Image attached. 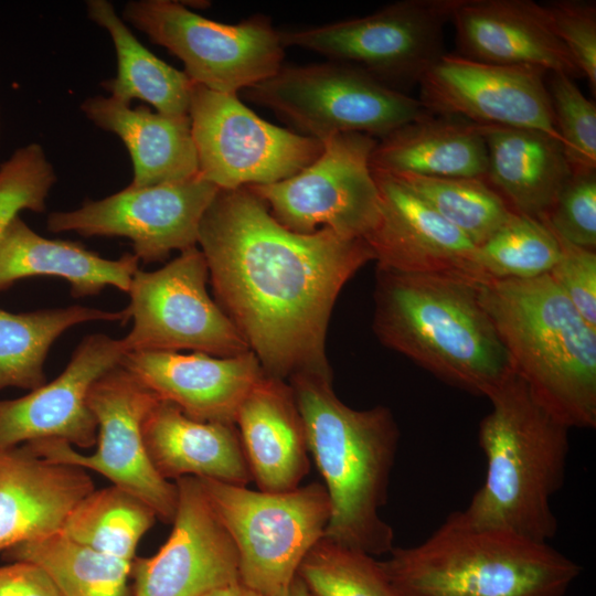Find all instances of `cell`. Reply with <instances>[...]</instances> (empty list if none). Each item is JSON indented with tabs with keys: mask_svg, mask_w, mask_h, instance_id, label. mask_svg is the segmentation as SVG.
<instances>
[{
	"mask_svg": "<svg viewBox=\"0 0 596 596\" xmlns=\"http://www.w3.org/2000/svg\"><path fill=\"white\" fill-rule=\"evenodd\" d=\"M198 244L215 301L268 375H332L326 354L330 316L343 286L374 255L363 238L322 227L280 225L248 188L219 190Z\"/></svg>",
	"mask_w": 596,
	"mask_h": 596,
	"instance_id": "cell-1",
	"label": "cell"
},
{
	"mask_svg": "<svg viewBox=\"0 0 596 596\" xmlns=\"http://www.w3.org/2000/svg\"><path fill=\"white\" fill-rule=\"evenodd\" d=\"M288 383L330 499L324 536L373 556L390 553L394 533L380 510L387 501L400 441L392 412L382 405L348 406L337 396L332 375L301 373Z\"/></svg>",
	"mask_w": 596,
	"mask_h": 596,
	"instance_id": "cell-2",
	"label": "cell"
},
{
	"mask_svg": "<svg viewBox=\"0 0 596 596\" xmlns=\"http://www.w3.org/2000/svg\"><path fill=\"white\" fill-rule=\"evenodd\" d=\"M475 284L376 267L373 331L439 380L487 397L513 364Z\"/></svg>",
	"mask_w": 596,
	"mask_h": 596,
	"instance_id": "cell-3",
	"label": "cell"
},
{
	"mask_svg": "<svg viewBox=\"0 0 596 596\" xmlns=\"http://www.w3.org/2000/svg\"><path fill=\"white\" fill-rule=\"evenodd\" d=\"M487 398L491 409L478 430L486 476L460 511L475 525L549 542L558 529L551 503L565 480L571 428L514 369Z\"/></svg>",
	"mask_w": 596,
	"mask_h": 596,
	"instance_id": "cell-4",
	"label": "cell"
},
{
	"mask_svg": "<svg viewBox=\"0 0 596 596\" xmlns=\"http://www.w3.org/2000/svg\"><path fill=\"white\" fill-rule=\"evenodd\" d=\"M475 285L513 369L538 401L570 428H594L596 329L549 274Z\"/></svg>",
	"mask_w": 596,
	"mask_h": 596,
	"instance_id": "cell-5",
	"label": "cell"
},
{
	"mask_svg": "<svg viewBox=\"0 0 596 596\" xmlns=\"http://www.w3.org/2000/svg\"><path fill=\"white\" fill-rule=\"evenodd\" d=\"M381 564L401 596H564L582 567L549 542L451 512L422 543Z\"/></svg>",
	"mask_w": 596,
	"mask_h": 596,
	"instance_id": "cell-6",
	"label": "cell"
},
{
	"mask_svg": "<svg viewBox=\"0 0 596 596\" xmlns=\"http://www.w3.org/2000/svg\"><path fill=\"white\" fill-rule=\"evenodd\" d=\"M243 93L298 134L320 141L349 132L379 140L430 114L419 99L359 68L331 61L283 65L273 76Z\"/></svg>",
	"mask_w": 596,
	"mask_h": 596,
	"instance_id": "cell-7",
	"label": "cell"
},
{
	"mask_svg": "<svg viewBox=\"0 0 596 596\" xmlns=\"http://www.w3.org/2000/svg\"><path fill=\"white\" fill-rule=\"evenodd\" d=\"M240 557V579L263 596L283 595L313 544L324 535L331 504L318 482L286 492L255 491L198 478Z\"/></svg>",
	"mask_w": 596,
	"mask_h": 596,
	"instance_id": "cell-8",
	"label": "cell"
},
{
	"mask_svg": "<svg viewBox=\"0 0 596 596\" xmlns=\"http://www.w3.org/2000/svg\"><path fill=\"white\" fill-rule=\"evenodd\" d=\"M123 20L166 47L194 83L234 94L260 83L283 66L285 46L268 17L227 24L206 19L174 0H131Z\"/></svg>",
	"mask_w": 596,
	"mask_h": 596,
	"instance_id": "cell-9",
	"label": "cell"
},
{
	"mask_svg": "<svg viewBox=\"0 0 596 596\" xmlns=\"http://www.w3.org/2000/svg\"><path fill=\"white\" fill-rule=\"evenodd\" d=\"M457 0H401L364 17L279 31L284 46L359 68L403 92L444 54V30Z\"/></svg>",
	"mask_w": 596,
	"mask_h": 596,
	"instance_id": "cell-10",
	"label": "cell"
},
{
	"mask_svg": "<svg viewBox=\"0 0 596 596\" xmlns=\"http://www.w3.org/2000/svg\"><path fill=\"white\" fill-rule=\"evenodd\" d=\"M189 118L199 173L220 190L285 180L323 150L322 141L264 120L237 95L194 83Z\"/></svg>",
	"mask_w": 596,
	"mask_h": 596,
	"instance_id": "cell-11",
	"label": "cell"
},
{
	"mask_svg": "<svg viewBox=\"0 0 596 596\" xmlns=\"http://www.w3.org/2000/svg\"><path fill=\"white\" fill-rule=\"evenodd\" d=\"M209 269L196 246L153 272L138 269L126 307L132 319L123 338L127 352H192L235 356L251 351L207 290Z\"/></svg>",
	"mask_w": 596,
	"mask_h": 596,
	"instance_id": "cell-12",
	"label": "cell"
},
{
	"mask_svg": "<svg viewBox=\"0 0 596 596\" xmlns=\"http://www.w3.org/2000/svg\"><path fill=\"white\" fill-rule=\"evenodd\" d=\"M159 398L132 373L118 365L89 390L88 406L97 422L96 449L83 454L60 439L26 443L38 456L95 471L114 486L148 504L157 519L170 523L175 514L178 488L152 466L142 436V422Z\"/></svg>",
	"mask_w": 596,
	"mask_h": 596,
	"instance_id": "cell-13",
	"label": "cell"
},
{
	"mask_svg": "<svg viewBox=\"0 0 596 596\" xmlns=\"http://www.w3.org/2000/svg\"><path fill=\"white\" fill-rule=\"evenodd\" d=\"M376 139L337 134L322 140L321 155L298 173L264 185L246 187L284 227L310 234L327 227L365 238L380 217V194L370 167Z\"/></svg>",
	"mask_w": 596,
	"mask_h": 596,
	"instance_id": "cell-14",
	"label": "cell"
},
{
	"mask_svg": "<svg viewBox=\"0 0 596 596\" xmlns=\"http://www.w3.org/2000/svg\"><path fill=\"white\" fill-rule=\"evenodd\" d=\"M219 190L200 173L179 182L128 185L75 210L51 213L47 231L127 237L139 260L162 262L172 251L196 246L202 217Z\"/></svg>",
	"mask_w": 596,
	"mask_h": 596,
	"instance_id": "cell-15",
	"label": "cell"
},
{
	"mask_svg": "<svg viewBox=\"0 0 596 596\" xmlns=\"http://www.w3.org/2000/svg\"><path fill=\"white\" fill-rule=\"evenodd\" d=\"M547 74L538 67L491 64L445 53L421 78L419 102L433 115L540 131L563 148L545 84Z\"/></svg>",
	"mask_w": 596,
	"mask_h": 596,
	"instance_id": "cell-16",
	"label": "cell"
},
{
	"mask_svg": "<svg viewBox=\"0 0 596 596\" xmlns=\"http://www.w3.org/2000/svg\"><path fill=\"white\" fill-rule=\"evenodd\" d=\"M178 503L167 542L135 557L131 596H205L240 579L235 543L195 477L175 481Z\"/></svg>",
	"mask_w": 596,
	"mask_h": 596,
	"instance_id": "cell-17",
	"label": "cell"
},
{
	"mask_svg": "<svg viewBox=\"0 0 596 596\" xmlns=\"http://www.w3.org/2000/svg\"><path fill=\"white\" fill-rule=\"evenodd\" d=\"M126 353L123 339L86 336L52 382L22 397L0 400V446L41 439H60L83 449L95 446L97 422L87 396L93 384L120 365Z\"/></svg>",
	"mask_w": 596,
	"mask_h": 596,
	"instance_id": "cell-18",
	"label": "cell"
},
{
	"mask_svg": "<svg viewBox=\"0 0 596 596\" xmlns=\"http://www.w3.org/2000/svg\"><path fill=\"white\" fill-rule=\"evenodd\" d=\"M372 172L381 210L364 241L377 267L481 281L472 264L476 245L397 179Z\"/></svg>",
	"mask_w": 596,
	"mask_h": 596,
	"instance_id": "cell-19",
	"label": "cell"
},
{
	"mask_svg": "<svg viewBox=\"0 0 596 596\" xmlns=\"http://www.w3.org/2000/svg\"><path fill=\"white\" fill-rule=\"evenodd\" d=\"M120 365L190 418L224 424H235L243 400L264 374L252 351L226 358L201 352H127Z\"/></svg>",
	"mask_w": 596,
	"mask_h": 596,
	"instance_id": "cell-20",
	"label": "cell"
},
{
	"mask_svg": "<svg viewBox=\"0 0 596 596\" xmlns=\"http://www.w3.org/2000/svg\"><path fill=\"white\" fill-rule=\"evenodd\" d=\"M450 22L458 54L464 57L582 76L554 33L543 4L532 0H457Z\"/></svg>",
	"mask_w": 596,
	"mask_h": 596,
	"instance_id": "cell-21",
	"label": "cell"
},
{
	"mask_svg": "<svg viewBox=\"0 0 596 596\" xmlns=\"http://www.w3.org/2000/svg\"><path fill=\"white\" fill-rule=\"evenodd\" d=\"M93 490L81 467L46 460L24 444L0 446V552L58 532Z\"/></svg>",
	"mask_w": 596,
	"mask_h": 596,
	"instance_id": "cell-22",
	"label": "cell"
},
{
	"mask_svg": "<svg viewBox=\"0 0 596 596\" xmlns=\"http://www.w3.org/2000/svg\"><path fill=\"white\" fill-rule=\"evenodd\" d=\"M253 480L264 492L300 486L310 468L306 429L290 384L264 372L235 417Z\"/></svg>",
	"mask_w": 596,
	"mask_h": 596,
	"instance_id": "cell-23",
	"label": "cell"
},
{
	"mask_svg": "<svg viewBox=\"0 0 596 596\" xmlns=\"http://www.w3.org/2000/svg\"><path fill=\"white\" fill-rule=\"evenodd\" d=\"M148 457L166 480L212 479L235 486L253 480L235 424L200 422L158 400L142 422Z\"/></svg>",
	"mask_w": 596,
	"mask_h": 596,
	"instance_id": "cell-24",
	"label": "cell"
},
{
	"mask_svg": "<svg viewBox=\"0 0 596 596\" xmlns=\"http://www.w3.org/2000/svg\"><path fill=\"white\" fill-rule=\"evenodd\" d=\"M81 110L94 125L123 140L134 167L131 187L179 182L199 174L189 116L130 108L102 95L83 100Z\"/></svg>",
	"mask_w": 596,
	"mask_h": 596,
	"instance_id": "cell-25",
	"label": "cell"
},
{
	"mask_svg": "<svg viewBox=\"0 0 596 596\" xmlns=\"http://www.w3.org/2000/svg\"><path fill=\"white\" fill-rule=\"evenodd\" d=\"M139 259L126 253L108 259L83 245L41 236L17 216L0 230V290L32 276H55L75 298L98 295L106 286L128 292Z\"/></svg>",
	"mask_w": 596,
	"mask_h": 596,
	"instance_id": "cell-26",
	"label": "cell"
},
{
	"mask_svg": "<svg viewBox=\"0 0 596 596\" xmlns=\"http://www.w3.org/2000/svg\"><path fill=\"white\" fill-rule=\"evenodd\" d=\"M480 130L487 147L483 180L514 213L545 215L572 174L562 146L530 129L480 126Z\"/></svg>",
	"mask_w": 596,
	"mask_h": 596,
	"instance_id": "cell-27",
	"label": "cell"
},
{
	"mask_svg": "<svg viewBox=\"0 0 596 596\" xmlns=\"http://www.w3.org/2000/svg\"><path fill=\"white\" fill-rule=\"evenodd\" d=\"M370 167L392 175L483 179L487 147L479 125L429 114L379 139Z\"/></svg>",
	"mask_w": 596,
	"mask_h": 596,
	"instance_id": "cell-28",
	"label": "cell"
},
{
	"mask_svg": "<svg viewBox=\"0 0 596 596\" xmlns=\"http://www.w3.org/2000/svg\"><path fill=\"white\" fill-rule=\"evenodd\" d=\"M86 10L88 18L108 32L115 46L117 74L100 83L110 97L127 105L138 98L160 114L189 116L193 82L188 75L146 49L117 15L111 2L88 0Z\"/></svg>",
	"mask_w": 596,
	"mask_h": 596,
	"instance_id": "cell-29",
	"label": "cell"
},
{
	"mask_svg": "<svg viewBox=\"0 0 596 596\" xmlns=\"http://www.w3.org/2000/svg\"><path fill=\"white\" fill-rule=\"evenodd\" d=\"M129 319L127 309L107 311L84 306L13 313L0 308V390L33 391L46 383L44 361L67 329L88 321Z\"/></svg>",
	"mask_w": 596,
	"mask_h": 596,
	"instance_id": "cell-30",
	"label": "cell"
},
{
	"mask_svg": "<svg viewBox=\"0 0 596 596\" xmlns=\"http://www.w3.org/2000/svg\"><path fill=\"white\" fill-rule=\"evenodd\" d=\"M8 562L40 566L61 596H131L127 562L77 543L60 531L3 552Z\"/></svg>",
	"mask_w": 596,
	"mask_h": 596,
	"instance_id": "cell-31",
	"label": "cell"
},
{
	"mask_svg": "<svg viewBox=\"0 0 596 596\" xmlns=\"http://www.w3.org/2000/svg\"><path fill=\"white\" fill-rule=\"evenodd\" d=\"M156 520L148 504L111 485L83 498L60 532L98 552L132 562L141 538Z\"/></svg>",
	"mask_w": 596,
	"mask_h": 596,
	"instance_id": "cell-32",
	"label": "cell"
},
{
	"mask_svg": "<svg viewBox=\"0 0 596 596\" xmlns=\"http://www.w3.org/2000/svg\"><path fill=\"white\" fill-rule=\"evenodd\" d=\"M558 241L542 219L513 213L476 246L472 264L485 279H530L549 274L560 258Z\"/></svg>",
	"mask_w": 596,
	"mask_h": 596,
	"instance_id": "cell-33",
	"label": "cell"
},
{
	"mask_svg": "<svg viewBox=\"0 0 596 596\" xmlns=\"http://www.w3.org/2000/svg\"><path fill=\"white\" fill-rule=\"evenodd\" d=\"M392 177L461 231L476 246L489 238L514 213L483 179L416 174Z\"/></svg>",
	"mask_w": 596,
	"mask_h": 596,
	"instance_id": "cell-34",
	"label": "cell"
},
{
	"mask_svg": "<svg viewBox=\"0 0 596 596\" xmlns=\"http://www.w3.org/2000/svg\"><path fill=\"white\" fill-rule=\"evenodd\" d=\"M297 576L312 596H401L375 556L324 535L308 551Z\"/></svg>",
	"mask_w": 596,
	"mask_h": 596,
	"instance_id": "cell-35",
	"label": "cell"
},
{
	"mask_svg": "<svg viewBox=\"0 0 596 596\" xmlns=\"http://www.w3.org/2000/svg\"><path fill=\"white\" fill-rule=\"evenodd\" d=\"M556 130L572 172L596 171V106L564 73H549Z\"/></svg>",
	"mask_w": 596,
	"mask_h": 596,
	"instance_id": "cell-36",
	"label": "cell"
},
{
	"mask_svg": "<svg viewBox=\"0 0 596 596\" xmlns=\"http://www.w3.org/2000/svg\"><path fill=\"white\" fill-rule=\"evenodd\" d=\"M56 174L41 145L18 148L0 164V230L23 210L41 213Z\"/></svg>",
	"mask_w": 596,
	"mask_h": 596,
	"instance_id": "cell-37",
	"label": "cell"
},
{
	"mask_svg": "<svg viewBox=\"0 0 596 596\" xmlns=\"http://www.w3.org/2000/svg\"><path fill=\"white\" fill-rule=\"evenodd\" d=\"M540 219L565 241L595 251L596 171L572 172L550 211Z\"/></svg>",
	"mask_w": 596,
	"mask_h": 596,
	"instance_id": "cell-38",
	"label": "cell"
},
{
	"mask_svg": "<svg viewBox=\"0 0 596 596\" xmlns=\"http://www.w3.org/2000/svg\"><path fill=\"white\" fill-rule=\"evenodd\" d=\"M552 29L571 54L581 75L596 92V3L557 0L543 4Z\"/></svg>",
	"mask_w": 596,
	"mask_h": 596,
	"instance_id": "cell-39",
	"label": "cell"
},
{
	"mask_svg": "<svg viewBox=\"0 0 596 596\" xmlns=\"http://www.w3.org/2000/svg\"><path fill=\"white\" fill-rule=\"evenodd\" d=\"M554 234L561 253L549 275L583 319L596 329V253Z\"/></svg>",
	"mask_w": 596,
	"mask_h": 596,
	"instance_id": "cell-40",
	"label": "cell"
},
{
	"mask_svg": "<svg viewBox=\"0 0 596 596\" xmlns=\"http://www.w3.org/2000/svg\"><path fill=\"white\" fill-rule=\"evenodd\" d=\"M0 596H61L49 575L38 565L14 561L0 566Z\"/></svg>",
	"mask_w": 596,
	"mask_h": 596,
	"instance_id": "cell-41",
	"label": "cell"
},
{
	"mask_svg": "<svg viewBox=\"0 0 596 596\" xmlns=\"http://www.w3.org/2000/svg\"><path fill=\"white\" fill-rule=\"evenodd\" d=\"M205 596H263L241 581L220 587Z\"/></svg>",
	"mask_w": 596,
	"mask_h": 596,
	"instance_id": "cell-42",
	"label": "cell"
},
{
	"mask_svg": "<svg viewBox=\"0 0 596 596\" xmlns=\"http://www.w3.org/2000/svg\"><path fill=\"white\" fill-rule=\"evenodd\" d=\"M280 596H312L304 582L296 575L286 592Z\"/></svg>",
	"mask_w": 596,
	"mask_h": 596,
	"instance_id": "cell-43",
	"label": "cell"
}]
</instances>
